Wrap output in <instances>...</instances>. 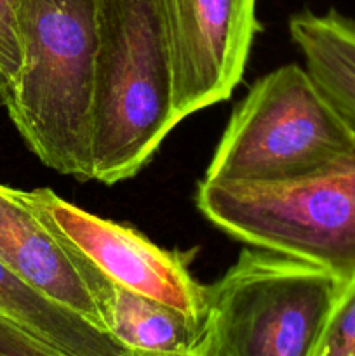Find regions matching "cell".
I'll return each mask as SVG.
<instances>
[{"label":"cell","instance_id":"obj_1","mask_svg":"<svg viewBox=\"0 0 355 356\" xmlns=\"http://www.w3.org/2000/svg\"><path fill=\"white\" fill-rule=\"evenodd\" d=\"M93 179L117 184L152 162L180 124L160 0H94Z\"/></svg>","mask_w":355,"mask_h":356},{"label":"cell","instance_id":"obj_2","mask_svg":"<svg viewBox=\"0 0 355 356\" xmlns=\"http://www.w3.org/2000/svg\"><path fill=\"white\" fill-rule=\"evenodd\" d=\"M21 68L3 106L49 169L93 179L94 0H21Z\"/></svg>","mask_w":355,"mask_h":356},{"label":"cell","instance_id":"obj_3","mask_svg":"<svg viewBox=\"0 0 355 356\" xmlns=\"http://www.w3.org/2000/svg\"><path fill=\"white\" fill-rule=\"evenodd\" d=\"M341 284L326 268L247 245L205 285L190 356H313Z\"/></svg>","mask_w":355,"mask_h":356},{"label":"cell","instance_id":"obj_4","mask_svg":"<svg viewBox=\"0 0 355 356\" xmlns=\"http://www.w3.org/2000/svg\"><path fill=\"white\" fill-rule=\"evenodd\" d=\"M198 212L246 245L355 277V148L333 165L284 183H198Z\"/></svg>","mask_w":355,"mask_h":356},{"label":"cell","instance_id":"obj_5","mask_svg":"<svg viewBox=\"0 0 355 356\" xmlns=\"http://www.w3.org/2000/svg\"><path fill=\"white\" fill-rule=\"evenodd\" d=\"M355 148V132L305 66L260 76L237 104L205 170V181L284 183L315 174Z\"/></svg>","mask_w":355,"mask_h":356},{"label":"cell","instance_id":"obj_6","mask_svg":"<svg viewBox=\"0 0 355 356\" xmlns=\"http://www.w3.org/2000/svg\"><path fill=\"white\" fill-rule=\"evenodd\" d=\"M17 195L80 263L111 284L166 302L202 322L205 285L190 271L197 250L164 249L138 229L90 214L49 188L17 190Z\"/></svg>","mask_w":355,"mask_h":356},{"label":"cell","instance_id":"obj_7","mask_svg":"<svg viewBox=\"0 0 355 356\" xmlns=\"http://www.w3.org/2000/svg\"><path fill=\"white\" fill-rule=\"evenodd\" d=\"M178 120L226 101L242 80L260 24L258 0H160Z\"/></svg>","mask_w":355,"mask_h":356},{"label":"cell","instance_id":"obj_8","mask_svg":"<svg viewBox=\"0 0 355 356\" xmlns=\"http://www.w3.org/2000/svg\"><path fill=\"white\" fill-rule=\"evenodd\" d=\"M0 261L45 298L106 332L96 299L75 257L28 209L17 190L2 184Z\"/></svg>","mask_w":355,"mask_h":356},{"label":"cell","instance_id":"obj_9","mask_svg":"<svg viewBox=\"0 0 355 356\" xmlns=\"http://www.w3.org/2000/svg\"><path fill=\"white\" fill-rule=\"evenodd\" d=\"M75 261L96 299L104 329L129 356H190L200 323L166 302L111 284L93 268Z\"/></svg>","mask_w":355,"mask_h":356},{"label":"cell","instance_id":"obj_10","mask_svg":"<svg viewBox=\"0 0 355 356\" xmlns=\"http://www.w3.org/2000/svg\"><path fill=\"white\" fill-rule=\"evenodd\" d=\"M289 35L320 92L355 132V19L338 10H301L289 19Z\"/></svg>","mask_w":355,"mask_h":356},{"label":"cell","instance_id":"obj_11","mask_svg":"<svg viewBox=\"0 0 355 356\" xmlns=\"http://www.w3.org/2000/svg\"><path fill=\"white\" fill-rule=\"evenodd\" d=\"M0 313L58 356H129L110 336L21 280L0 261Z\"/></svg>","mask_w":355,"mask_h":356},{"label":"cell","instance_id":"obj_12","mask_svg":"<svg viewBox=\"0 0 355 356\" xmlns=\"http://www.w3.org/2000/svg\"><path fill=\"white\" fill-rule=\"evenodd\" d=\"M313 356H355V277L341 284Z\"/></svg>","mask_w":355,"mask_h":356},{"label":"cell","instance_id":"obj_13","mask_svg":"<svg viewBox=\"0 0 355 356\" xmlns=\"http://www.w3.org/2000/svg\"><path fill=\"white\" fill-rule=\"evenodd\" d=\"M21 0H0V106L16 83L21 68Z\"/></svg>","mask_w":355,"mask_h":356},{"label":"cell","instance_id":"obj_14","mask_svg":"<svg viewBox=\"0 0 355 356\" xmlns=\"http://www.w3.org/2000/svg\"><path fill=\"white\" fill-rule=\"evenodd\" d=\"M0 356H58L51 346L0 313Z\"/></svg>","mask_w":355,"mask_h":356}]
</instances>
